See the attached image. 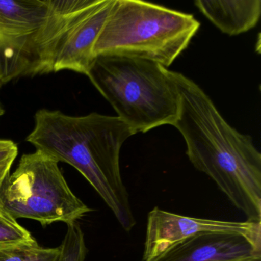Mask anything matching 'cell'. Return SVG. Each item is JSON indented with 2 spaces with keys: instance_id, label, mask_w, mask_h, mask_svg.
<instances>
[{
  "instance_id": "1",
  "label": "cell",
  "mask_w": 261,
  "mask_h": 261,
  "mask_svg": "<svg viewBox=\"0 0 261 261\" xmlns=\"http://www.w3.org/2000/svg\"><path fill=\"white\" fill-rule=\"evenodd\" d=\"M172 75L180 98L173 126L184 138L189 161L247 221L261 223V153L252 137L232 127L194 81L176 71Z\"/></svg>"
},
{
  "instance_id": "2",
  "label": "cell",
  "mask_w": 261,
  "mask_h": 261,
  "mask_svg": "<svg viewBox=\"0 0 261 261\" xmlns=\"http://www.w3.org/2000/svg\"><path fill=\"white\" fill-rule=\"evenodd\" d=\"M135 135L119 117L91 113L67 115L39 110L27 142L56 161L77 169L110 207L123 230L136 225L129 194L120 172V150Z\"/></svg>"
},
{
  "instance_id": "3",
  "label": "cell",
  "mask_w": 261,
  "mask_h": 261,
  "mask_svg": "<svg viewBox=\"0 0 261 261\" xmlns=\"http://www.w3.org/2000/svg\"><path fill=\"white\" fill-rule=\"evenodd\" d=\"M134 134L176 121L180 98L172 71L143 59L97 56L87 75Z\"/></svg>"
},
{
  "instance_id": "4",
  "label": "cell",
  "mask_w": 261,
  "mask_h": 261,
  "mask_svg": "<svg viewBox=\"0 0 261 261\" xmlns=\"http://www.w3.org/2000/svg\"><path fill=\"white\" fill-rule=\"evenodd\" d=\"M200 22L192 15L140 0H114L94 55L143 59L167 68L189 47Z\"/></svg>"
},
{
  "instance_id": "5",
  "label": "cell",
  "mask_w": 261,
  "mask_h": 261,
  "mask_svg": "<svg viewBox=\"0 0 261 261\" xmlns=\"http://www.w3.org/2000/svg\"><path fill=\"white\" fill-rule=\"evenodd\" d=\"M59 162L41 151L24 154L0 188V211L45 226L77 222L91 208L71 190Z\"/></svg>"
},
{
  "instance_id": "6",
  "label": "cell",
  "mask_w": 261,
  "mask_h": 261,
  "mask_svg": "<svg viewBox=\"0 0 261 261\" xmlns=\"http://www.w3.org/2000/svg\"><path fill=\"white\" fill-rule=\"evenodd\" d=\"M48 0H0V82L53 72Z\"/></svg>"
},
{
  "instance_id": "7",
  "label": "cell",
  "mask_w": 261,
  "mask_h": 261,
  "mask_svg": "<svg viewBox=\"0 0 261 261\" xmlns=\"http://www.w3.org/2000/svg\"><path fill=\"white\" fill-rule=\"evenodd\" d=\"M114 0H66L65 18L53 54V72L71 71L87 75L94 47Z\"/></svg>"
},
{
  "instance_id": "8",
  "label": "cell",
  "mask_w": 261,
  "mask_h": 261,
  "mask_svg": "<svg viewBox=\"0 0 261 261\" xmlns=\"http://www.w3.org/2000/svg\"><path fill=\"white\" fill-rule=\"evenodd\" d=\"M206 233L241 235L261 245V223L192 218L155 207L148 214L143 261L152 260L180 241Z\"/></svg>"
},
{
  "instance_id": "9",
  "label": "cell",
  "mask_w": 261,
  "mask_h": 261,
  "mask_svg": "<svg viewBox=\"0 0 261 261\" xmlns=\"http://www.w3.org/2000/svg\"><path fill=\"white\" fill-rule=\"evenodd\" d=\"M149 261H261V245L241 235L206 233L180 241Z\"/></svg>"
},
{
  "instance_id": "10",
  "label": "cell",
  "mask_w": 261,
  "mask_h": 261,
  "mask_svg": "<svg viewBox=\"0 0 261 261\" xmlns=\"http://www.w3.org/2000/svg\"><path fill=\"white\" fill-rule=\"evenodd\" d=\"M195 5L221 33L230 36L250 31L261 16L260 0H197Z\"/></svg>"
},
{
  "instance_id": "11",
  "label": "cell",
  "mask_w": 261,
  "mask_h": 261,
  "mask_svg": "<svg viewBox=\"0 0 261 261\" xmlns=\"http://www.w3.org/2000/svg\"><path fill=\"white\" fill-rule=\"evenodd\" d=\"M60 247H44L36 239L0 247V261H58Z\"/></svg>"
},
{
  "instance_id": "12",
  "label": "cell",
  "mask_w": 261,
  "mask_h": 261,
  "mask_svg": "<svg viewBox=\"0 0 261 261\" xmlns=\"http://www.w3.org/2000/svg\"><path fill=\"white\" fill-rule=\"evenodd\" d=\"M58 261H85L88 253L85 235L77 222L68 224Z\"/></svg>"
},
{
  "instance_id": "13",
  "label": "cell",
  "mask_w": 261,
  "mask_h": 261,
  "mask_svg": "<svg viewBox=\"0 0 261 261\" xmlns=\"http://www.w3.org/2000/svg\"><path fill=\"white\" fill-rule=\"evenodd\" d=\"M35 240L33 235L16 220L0 211V247Z\"/></svg>"
},
{
  "instance_id": "14",
  "label": "cell",
  "mask_w": 261,
  "mask_h": 261,
  "mask_svg": "<svg viewBox=\"0 0 261 261\" xmlns=\"http://www.w3.org/2000/svg\"><path fill=\"white\" fill-rule=\"evenodd\" d=\"M18 152L17 145L13 140L0 139V188L10 175Z\"/></svg>"
},
{
  "instance_id": "15",
  "label": "cell",
  "mask_w": 261,
  "mask_h": 261,
  "mask_svg": "<svg viewBox=\"0 0 261 261\" xmlns=\"http://www.w3.org/2000/svg\"><path fill=\"white\" fill-rule=\"evenodd\" d=\"M3 85L1 82H0V89H1V88H2ZM4 114V109L2 108V106H1V105H0V117H3V115Z\"/></svg>"
}]
</instances>
